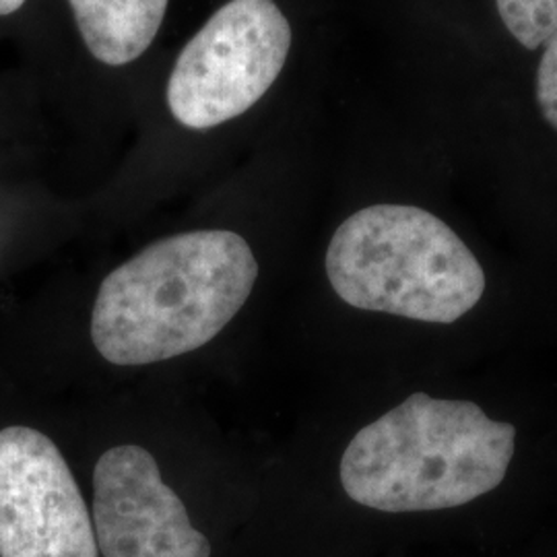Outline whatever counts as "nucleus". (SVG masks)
Returning a JSON list of instances; mask_svg holds the SVG:
<instances>
[{"label": "nucleus", "instance_id": "f257e3e1", "mask_svg": "<svg viewBox=\"0 0 557 557\" xmlns=\"http://www.w3.org/2000/svg\"><path fill=\"white\" fill-rule=\"evenodd\" d=\"M259 264L227 230L160 239L103 278L91 341L114 366H147L197 351L250 298Z\"/></svg>", "mask_w": 557, "mask_h": 557}, {"label": "nucleus", "instance_id": "f03ea898", "mask_svg": "<svg viewBox=\"0 0 557 557\" xmlns=\"http://www.w3.org/2000/svg\"><path fill=\"white\" fill-rule=\"evenodd\" d=\"M517 428L460 398L416 393L359 430L341 458L349 498L380 512H432L494 492L515 457Z\"/></svg>", "mask_w": 557, "mask_h": 557}, {"label": "nucleus", "instance_id": "7ed1b4c3", "mask_svg": "<svg viewBox=\"0 0 557 557\" xmlns=\"http://www.w3.org/2000/svg\"><path fill=\"white\" fill-rule=\"evenodd\" d=\"M326 275L345 304L453 324L485 292V273L444 221L411 205H372L338 225Z\"/></svg>", "mask_w": 557, "mask_h": 557}, {"label": "nucleus", "instance_id": "20e7f679", "mask_svg": "<svg viewBox=\"0 0 557 557\" xmlns=\"http://www.w3.org/2000/svg\"><path fill=\"white\" fill-rule=\"evenodd\" d=\"M289 48V21L273 0L227 2L180 52L170 112L193 131L238 119L277 81Z\"/></svg>", "mask_w": 557, "mask_h": 557}, {"label": "nucleus", "instance_id": "39448f33", "mask_svg": "<svg viewBox=\"0 0 557 557\" xmlns=\"http://www.w3.org/2000/svg\"><path fill=\"white\" fill-rule=\"evenodd\" d=\"M0 557H100L59 446L23 425L0 432Z\"/></svg>", "mask_w": 557, "mask_h": 557}, {"label": "nucleus", "instance_id": "423d86ee", "mask_svg": "<svg viewBox=\"0 0 557 557\" xmlns=\"http://www.w3.org/2000/svg\"><path fill=\"white\" fill-rule=\"evenodd\" d=\"M94 533L103 557H211V543L140 446H114L98 460Z\"/></svg>", "mask_w": 557, "mask_h": 557}, {"label": "nucleus", "instance_id": "0eeeda50", "mask_svg": "<svg viewBox=\"0 0 557 557\" xmlns=\"http://www.w3.org/2000/svg\"><path fill=\"white\" fill-rule=\"evenodd\" d=\"M94 59L122 66L153 44L170 0H69Z\"/></svg>", "mask_w": 557, "mask_h": 557}, {"label": "nucleus", "instance_id": "6e6552de", "mask_svg": "<svg viewBox=\"0 0 557 557\" xmlns=\"http://www.w3.org/2000/svg\"><path fill=\"white\" fill-rule=\"evenodd\" d=\"M506 29L527 50H537L557 32V0H496Z\"/></svg>", "mask_w": 557, "mask_h": 557}, {"label": "nucleus", "instance_id": "1a4fd4ad", "mask_svg": "<svg viewBox=\"0 0 557 557\" xmlns=\"http://www.w3.org/2000/svg\"><path fill=\"white\" fill-rule=\"evenodd\" d=\"M537 101L541 114L557 131V32L545 41L537 71Z\"/></svg>", "mask_w": 557, "mask_h": 557}, {"label": "nucleus", "instance_id": "9d476101", "mask_svg": "<svg viewBox=\"0 0 557 557\" xmlns=\"http://www.w3.org/2000/svg\"><path fill=\"white\" fill-rule=\"evenodd\" d=\"M23 4H25V0H0V17L20 11Z\"/></svg>", "mask_w": 557, "mask_h": 557}]
</instances>
